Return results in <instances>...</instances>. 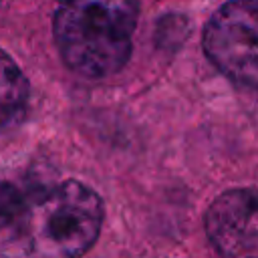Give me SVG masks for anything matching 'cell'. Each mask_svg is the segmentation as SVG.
Segmentation results:
<instances>
[{"label":"cell","mask_w":258,"mask_h":258,"mask_svg":"<svg viewBox=\"0 0 258 258\" xmlns=\"http://www.w3.org/2000/svg\"><path fill=\"white\" fill-rule=\"evenodd\" d=\"M204 230L220 258H258V187L222 191L206 210Z\"/></svg>","instance_id":"277c9868"},{"label":"cell","mask_w":258,"mask_h":258,"mask_svg":"<svg viewBox=\"0 0 258 258\" xmlns=\"http://www.w3.org/2000/svg\"><path fill=\"white\" fill-rule=\"evenodd\" d=\"M26 200V189L10 179H0V230L12 224Z\"/></svg>","instance_id":"8992f818"},{"label":"cell","mask_w":258,"mask_h":258,"mask_svg":"<svg viewBox=\"0 0 258 258\" xmlns=\"http://www.w3.org/2000/svg\"><path fill=\"white\" fill-rule=\"evenodd\" d=\"M202 48L226 79L258 89V0H228L214 10Z\"/></svg>","instance_id":"3957f363"},{"label":"cell","mask_w":258,"mask_h":258,"mask_svg":"<svg viewBox=\"0 0 258 258\" xmlns=\"http://www.w3.org/2000/svg\"><path fill=\"white\" fill-rule=\"evenodd\" d=\"M52 38L67 69L85 79H105L127 64L139 0H52Z\"/></svg>","instance_id":"7a4b0ae2"},{"label":"cell","mask_w":258,"mask_h":258,"mask_svg":"<svg viewBox=\"0 0 258 258\" xmlns=\"http://www.w3.org/2000/svg\"><path fill=\"white\" fill-rule=\"evenodd\" d=\"M30 109V83L16 60L0 48V131L16 129Z\"/></svg>","instance_id":"5b68a950"},{"label":"cell","mask_w":258,"mask_h":258,"mask_svg":"<svg viewBox=\"0 0 258 258\" xmlns=\"http://www.w3.org/2000/svg\"><path fill=\"white\" fill-rule=\"evenodd\" d=\"M101 196L79 179L28 187L10 226L0 230V258H81L99 240Z\"/></svg>","instance_id":"6da1fadb"},{"label":"cell","mask_w":258,"mask_h":258,"mask_svg":"<svg viewBox=\"0 0 258 258\" xmlns=\"http://www.w3.org/2000/svg\"><path fill=\"white\" fill-rule=\"evenodd\" d=\"M0 2H2V0H0Z\"/></svg>","instance_id":"52a82bcc"}]
</instances>
